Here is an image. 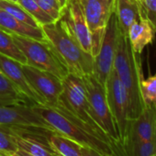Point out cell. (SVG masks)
Segmentation results:
<instances>
[{
	"label": "cell",
	"mask_w": 156,
	"mask_h": 156,
	"mask_svg": "<svg viewBox=\"0 0 156 156\" xmlns=\"http://www.w3.org/2000/svg\"><path fill=\"white\" fill-rule=\"evenodd\" d=\"M41 8L55 21L62 19L64 9L57 0H37Z\"/></svg>",
	"instance_id": "cell-27"
},
{
	"label": "cell",
	"mask_w": 156,
	"mask_h": 156,
	"mask_svg": "<svg viewBox=\"0 0 156 156\" xmlns=\"http://www.w3.org/2000/svg\"><path fill=\"white\" fill-rule=\"evenodd\" d=\"M82 79L86 87L93 119L114 143L120 144L116 123L108 106L106 87L98 80L94 73L84 75Z\"/></svg>",
	"instance_id": "cell-6"
},
{
	"label": "cell",
	"mask_w": 156,
	"mask_h": 156,
	"mask_svg": "<svg viewBox=\"0 0 156 156\" xmlns=\"http://www.w3.org/2000/svg\"><path fill=\"white\" fill-rule=\"evenodd\" d=\"M4 156H33V155L23 151V150H21V149H20V148H18L15 151L9 153V154H5Z\"/></svg>",
	"instance_id": "cell-29"
},
{
	"label": "cell",
	"mask_w": 156,
	"mask_h": 156,
	"mask_svg": "<svg viewBox=\"0 0 156 156\" xmlns=\"http://www.w3.org/2000/svg\"><path fill=\"white\" fill-rule=\"evenodd\" d=\"M62 86L63 90L57 106L65 108L72 115L90 127L93 130L110 140L100 129L91 116L87 94L82 77L69 73L62 79Z\"/></svg>",
	"instance_id": "cell-5"
},
{
	"label": "cell",
	"mask_w": 156,
	"mask_h": 156,
	"mask_svg": "<svg viewBox=\"0 0 156 156\" xmlns=\"http://www.w3.org/2000/svg\"><path fill=\"white\" fill-rule=\"evenodd\" d=\"M141 16L156 32V0H138Z\"/></svg>",
	"instance_id": "cell-26"
},
{
	"label": "cell",
	"mask_w": 156,
	"mask_h": 156,
	"mask_svg": "<svg viewBox=\"0 0 156 156\" xmlns=\"http://www.w3.org/2000/svg\"><path fill=\"white\" fill-rule=\"evenodd\" d=\"M115 14L119 31L128 35L130 26L141 17L139 4L136 0H115Z\"/></svg>",
	"instance_id": "cell-17"
},
{
	"label": "cell",
	"mask_w": 156,
	"mask_h": 156,
	"mask_svg": "<svg viewBox=\"0 0 156 156\" xmlns=\"http://www.w3.org/2000/svg\"><path fill=\"white\" fill-rule=\"evenodd\" d=\"M59 156H60V155H59Z\"/></svg>",
	"instance_id": "cell-35"
},
{
	"label": "cell",
	"mask_w": 156,
	"mask_h": 156,
	"mask_svg": "<svg viewBox=\"0 0 156 156\" xmlns=\"http://www.w3.org/2000/svg\"><path fill=\"white\" fill-rule=\"evenodd\" d=\"M18 3L34 19L41 28L55 21L41 8L37 0H19Z\"/></svg>",
	"instance_id": "cell-21"
},
{
	"label": "cell",
	"mask_w": 156,
	"mask_h": 156,
	"mask_svg": "<svg viewBox=\"0 0 156 156\" xmlns=\"http://www.w3.org/2000/svg\"><path fill=\"white\" fill-rule=\"evenodd\" d=\"M119 36V29L117 17L114 12L106 27L99 51L94 57V74L98 78V80L104 86H106L109 73L113 69Z\"/></svg>",
	"instance_id": "cell-9"
},
{
	"label": "cell",
	"mask_w": 156,
	"mask_h": 156,
	"mask_svg": "<svg viewBox=\"0 0 156 156\" xmlns=\"http://www.w3.org/2000/svg\"><path fill=\"white\" fill-rule=\"evenodd\" d=\"M41 30L70 73L79 77L94 73L93 55L81 47L62 19L42 26Z\"/></svg>",
	"instance_id": "cell-3"
},
{
	"label": "cell",
	"mask_w": 156,
	"mask_h": 156,
	"mask_svg": "<svg viewBox=\"0 0 156 156\" xmlns=\"http://www.w3.org/2000/svg\"><path fill=\"white\" fill-rule=\"evenodd\" d=\"M0 156H4V155H2V154H0Z\"/></svg>",
	"instance_id": "cell-32"
},
{
	"label": "cell",
	"mask_w": 156,
	"mask_h": 156,
	"mask_svg": "<svg viewBox=\"0 0 156 156\" xmlns=\"http://www.w3.org/2000/svg\"><path fill=\"white\" fill-rule=\"evenodd\" d=\"M22 70L30 84L43 99L44 106L56 107L63 90L62 79L29 64H22Z\"/></svg>",
	"instance_id": "cell-10"
},
{
	"label": "cell",
	"mask_w": 156,
	"mask_h": 156,
	"mask_svg": "<svg viewBox=\"0 0 156 156\" xmlns=\"http://www.w3.org/2000/svg\"><path fill=\"white\" fill-rule=\"evenodd\" d=\"M32 106L20 88L0 71V107Z\"/></svg>",
	"instance_id": "cell-18"
},
{
	"label": "cell",
	"mask_w": 156,
	"mask_h": 156,
	"mask_svg": "<svg viewBox=\"0 0 156 156\" xmlns=\"http://www.w3.org/2000/svg\"><path fill=\"white\" fill-rule=\"evenodd\" d=\"M62 19L67 23L81 47L92 54V36L84 15L80 0H70L64 8Z\"/></svg>",
	"instance_id": "cell-11"
},
{
	"label": "cell",
	"mask_w": 156,
	"mask_h": 156,
	"mask_svg": "<svg viewBox=\"0 0 156 156\" xmlns=\"http://www.w3.org/2000/svg\"><path fill=\"white\" fill-rule=\"evenodd\" d=\"M153 156H156V154H155V155H153Z\"/></svg>",
	"instance_id": "cell-33"
},
{
	"label": "cell",
	"mask_w": 156,
	"mask_h": 156,
	"mask_svg": "<svg viewBox=\"0 0 156 156\" xmlns=\"http://www.w3.org/2000/svg\"><path fill=\"white\" fill-rule=\"evenodd\" d=\"M136 1H138V0H136Z\"/></svg>",
	"instance_id": "cell-34"
},
{
	"label": "cell",
	"mask_w": 156,
	"mask_h": 156,
	"mask_svg": "<svg viewBox=\"0 0 156 156\" xmlns=\"http://www.w3.org/2000/svg\"><path fill=\"white\" fill-rule=\"evenodd\" d=\"M31 107L55 131L80 145L90 147L108 155L122 156L120 144H116L98 134L65 108L59 106L54 108L40 105Z\"/></svg>",
	"instance_id": "cell-1"
},
{
	"label": "cell",
	"mask_w": 156,
	"mask_h": 156,
	"mask_svg": "<svg viewBox=\"0 0 156 156\" xmlns=\"http://www.w3.org/2000/svg\"><path fill=\"white\" fill-rule=\"evenodd\" d=\"M156 135V107L146 105L141 114L129 121L125 142L121 150L127 146L151 140ZM123 155V154H122Z\"/></svg>",
	"instance_id": "cell-13"
},
{
	"label": "cell",
	"mask_w": 156,
	"mask_h": 156,
	"mask_svg": "<svg viewBox=\"0 0 156 156\" xmlns=\"http://www.w3.org/2000/svg\"><path fill=\"white\" fill-rule=\"evenodd\" d=\"M141 94L146 105L156 107V73L141 81Z\"/></svg>",
	"instance_id": "cell-25"
},
{
	"label": "cell",
	"mask_w": 156,
	"mask_h": 156,
	"mask_svg": "<svg viewBox=\"0 0 156 156\" xmlns=\"http://www.w3.org/2000/svg\"><path fill=\"white\" fill-rule=\"evenodd\" d=\"M154 35V30L142 16L130 26L128 31L131 47L139 54L141 53L144 47L153 41Z\"/></svg>",
	"instance_id": "cell-16"
},
{
	"label": "cell",
	"mask_w": 156,
	"mask_h": 156,
	"mask_svg": "<svg viewBox=\"0 0 156 156\" xmlns=\"http://www.w3.org/2000/svg\"><path fill=\"white\" fill-rule=\"evenodd\" d=\"M47 140L51 149L60 156H82V145L55 130L48 132Z\"/></svg>",
	"instance_id": "cell-19"
},
{
	"label": "cell",
	"mask_w": 156,
	"mask_h": 156,
	"mask_svg": "<svg viewBox=\"0 0 156 156\" xmlns=\"http://www.w3.org/2000/svg\"><path fill=\"white\" fill-rule=\"evenodd\" d=\"M0 29L9 34L27 37L39 41L47 40L41 28L33 27L23 23L2 9H0Z\"/></svg>",
	"instance_id": "cell-15"
},
{
	"label": "cell",
	"mask_w": 156,
	"mask_h": 156,
	"mask_svg": "<svg viewBox=\"0 0 156 156\" xmlns=\"http://www.w3.org/2000/svg\"><path fill=\"white\" fill-rule=\"evenodd\" d=\"M81 153H82V156H113V155H108V154L102 153L100 151H98L87 146H81Z\"/></svg>",
	"instance_id": "cell-28"
},
{
	"label": "cell",
	"mask_w": 156,
	"mask_h": 156,
	"mask_svg": "<svg viewBox=\"0 0 156 156\" xmlns=\"http://www.w3.org/2000/svg\"><path fill=\"white\" fill-rule=\"evenodd\" d=\"M113 70L127 94L129 120L135 119L145 108L141 94V81L143 79L141 60L140 54L136 52L131 47L128 35L120 31Z\"/></svg>",
	"instance_id": "cell-2"
},
{
	"label": "cell",
	"mask_w": 156,
	"mask_h": 156,
	"mask_svg": "<svg viewBox=\"0 0 156 156\" xmlns=\"http://www.w3.org/2000/svg\"><path fill=\"white\" fill-rule=\"evenodd\" d=\"M0 125L15 127H41L54 130L31 106L0 107Z\"/></svg>",
	"instance_id": "cell-12"
},
{
	"label": "cell",
	"mask_w": 156,
	"mask_h": 156,
	"mask_svg": "<svg viewBox=\"0 0 156 156\" xmlns=\"http://www.w3.org/2000/svg\"><path fill=\"white\" fill-rule=\"evenodd\" d=\"M123 156H153L156 154V135L151 140L138 142L122 149Z\"/></svg>",
	"instance_id": "cell-23"
},
{
	"label": "cell",
	"mask_w": 156,
	"mask_h": 156,
	"mask_svg": "<svg viewBox=\"0 0 156 156\" xmlns=\"http://www.w3.org/2000/svg\"><path fill=\"white\" fill-rule=\"evenodd\" d=\"M15 135L9 127L0 125V154L5 155L18 149Z\"/></svg>",
	"instance_id": "cell-24"
},
{
	"label": "cell",
	"mask_w": 156,
	"mask_h": 156,
	"mask_svg": "<svg viewBox=\"0 0 156 156\" xmlns=\"http://www.w3.org/2000/svg\"><path fill=\"white\" fill-rule=\"evenodd\" d=\"M115 0H80V4L92 36V55L100 49L108 22L115 12Z\"/></svg>",
	"instance_id": "cell-7"
},
{
	"label": "cell",
	"mask_w": 156,
	"mask_h": 156,
	"mask_svg": "<svg viewBox=\"0 0 156 156\" xmlns=\"http://www.w3.org/2000/svg\"><path fill=\"white\" fill-rule=\"evenodd\" d=\"M0 9H4L6 12L23 23L33 27H40L34 19L18 2L9 1V0H0Z\"/></svg>",
	"instance_id": "cell-22"
},
{
	"label": "cell",
	"mask_w": 156,
	"mask_h": 156,
	"mask_svg": "<svg viewBox=\"0 0 156 156\" xmlns=\"http://www.w3.org/2000/svg\"><path fill=\"white\" fill-rule=\"evenodd\" d=\"M0 53L9 56L22 64H27L26 57L14 41L12 35L1 29H0Z\"/></svg>",
	"instance_id": "cell-20"
},
{
	"label": "cell",
	"mask_w": 156,
	"mask_h": 156,
	"mask_svg": "<svg viewBox=\"0 0 156 156\" xmlns=\"http://www.w3.org/2000/svg\"><path fill=\"white\" fill-rule=\"evenodd\" d=\"M0 71L29 98L32 106H44V101L28 81L22 70V63L0 53Z\"/></svg>",
	"instance_id": "cell-14"
},
{
	"label": "cell",
	"mask_w": 156,
	"mask_h": 156,
	"mask_svg": "<svg viewBox=\"0 0 156 156\" xmlns=\"http://www.w3.org/2000/svg\"><path fill=\"white\" fill-rule=\"evenodd\" d=\"M9 1H13V2H19V0H9Z\"/></svg>",
	"instance_id": "cell-31"
},
{
	"label": "cell",
	"mask_w": 156,
	"mask_h": 156,
	"mask_svg": "<svg viewBox=\"0 0 156 156\" xmlns=\"http://www.w3.org/2000/svg\"><path fill=\"white\" fill-rule=\"evenodd\" d=\"M105 87L108 106L118 129L119 143L122 145L126 140L130 121L129 118V105L125 88L113 69Z\"/></svg>",
	"instance_id": "cell-8"
},
{
	"label": "cell",
	"mask_w": 156,
	"mask_h": 156,
	"mask_svg": "<svg viewBox=\"0 0 156 156\" xmlns=\"http://www.w3.org/2000/svg\"><path fill=\"white\" fill-rule=\"evenodd\" d=\"M11 35L26 57L27 64L49 72L61 79H63L70 73L66 65L48 40L39 41L14 34Z\"/></svg>",
	"instance_id": "cell-4"
},
{
	"label": "cell",
	"mask_w": 156,
	"mask_h": 156,
	"mask_svg": "<svg viewBox=\"0 0 156 156\" xmlns=\"http://www.w3.org/2000/svg\"><path fill=\"white\" fill-rule=\"evenodd\" d=\"M57 1L60 3V5L64 9L66 6H67V4H68V2L70 1V0H57Z\"/></svg>",
	"instance_id": "cell-30"
}]
</instances>
